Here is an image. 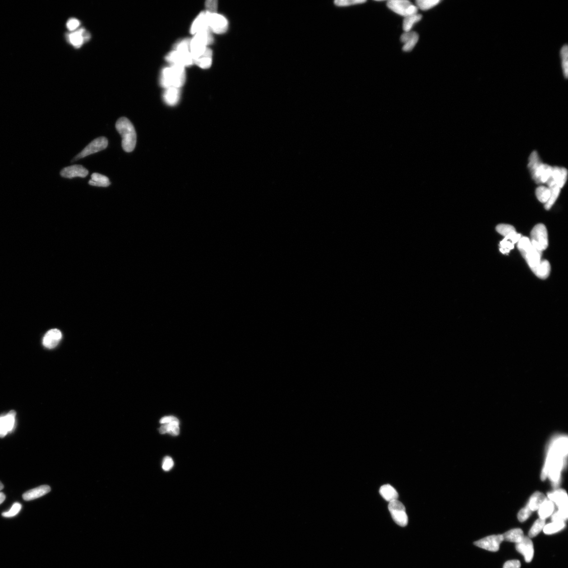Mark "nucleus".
I'll list each match as a JSON object with an SVG mask.
<instances>
[{
  "label": "nucleus",
  "mask_w": 568,
  "mask_h": 568,
  "mask_svg": "<svg viewBox=\"0 0 568 568\" xmlns=\"http://www.w3.org/2000/svg\"><path fill=\"white\" fill-rule=\"evenodd\" d=\"M530 211H535V224L568 248V148L551 152L544 161L535 190H530Z\"/></svg>",
  "instance_id": "1"
},
{
  "label": "nucleus",
  "mask_w": 568,
  "mask_h": 568,
  "mask_svg": "<svg viewBox=\"0 0 568 568\" xmlns=\"http://www.w3.org/2000/svg\"><path fill=\"white\" fill-rule=\"evenodd\" d=\"M535 304H539V321L548 328V337L568 349V262L539 278Z\"/></svg>",
  "instance_id": "2"
}]
</instances>
